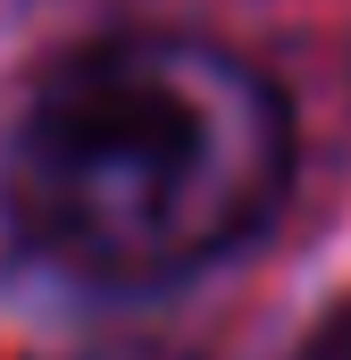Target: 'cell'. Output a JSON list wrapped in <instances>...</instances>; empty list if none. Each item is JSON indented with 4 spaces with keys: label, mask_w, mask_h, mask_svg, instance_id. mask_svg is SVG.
Wrapping results in <instances>:
<instances>
[{
    "label": "cell",
    "mask_w": 351,
    "mask_h": 360,
    "mask_svg": "<svg viewBox=\"0 0 351 360\" xmlns=\"http://www.w3.org/2000/svg\"><path fill=\"white\" fill-rule=\"evenodd\" d=\"M284 101L209 42H100L67 59L25 134L8 201L34 252L100 285H159L234 252L284 193Z\"/></svg>",
    "instance_id": "1"
},
{
    "label": "cell",
    "mask_w": 351,
    "mask_h": 360,
    "mask_svg": "<svg viewBox=\"0 0 351 360\" xmlns=\"http://www.w3.org/2000/svg\"><path fill=\"white\" fill-rule=\"evenodd\" d=\"M293 360H351V302H343V310H335V319H326V327H318Z\"/></svg>",
    "instance_id": "2"
}]
</instances>
